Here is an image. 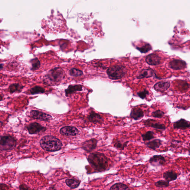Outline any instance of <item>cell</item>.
<instances>
[{
    "instance_id": "cell-1",
    "label": "cell",
    "mask_w": 190,
    "mask_h": 190,
    "mask_svg": "<svg viewBox=\"0 0 190 190\" xmlns=\"http://www.w3.org/2000/svg\"><path fill=\"white\" fill-rule=\"evenodd\" d=\"M87 160L91 167L98 172L105 171L108 167L110 160L105 154L98 152L89 154Z\"/></svg>"
},
{
    "instance_id": "cell-2",
    "label": "cell",
    "mask_w": 190,
    "mask_h": 190,
    "mask_svg": "<svg viewBox=\"0 0 190 190\" xmlns=\"http://www.w3.org/2000/svg\"><path fill=\"white\" fill-rule=\"evenodd\" d=\"M64 71L60 67H56L50 70L43 78L44 84L51 86L57 85L65 77Z\"/></svg>"
},
{
    "instance_id": "cell-3",
    "label": "cell",
    "mask_w": 190,
    "mask_h": 190,
    "mask_svg": "<svg viewBox=\"0 0 190 190\" xmlns=\"http://www.w3.org/2000/svg\"><path fill=\"white\" fill-rule=\"evenodd\" d=\"M40 144L43 149L51 152L58 151L62 146V143L60 140L50 135L43 137L40 141Z\"/></svg>"
},
{
    "instance_id": "cell-4",
    "label": "cell",
    "mask_w": 190,
    "mask_h": 190,
    "mask_svg": "<svg viewBox=\"0 0 190 190\" xmlns=\"http://www.w3.org/2000/svg\"><path fill=\"white\" fill-rule=\"evenodd\" d=\"M109 78L112 80H117L123 78L126 74L124 66L116 65L109 67L107 71Z\"/></svg>"
},
{
    "instance_id": "cell-5",
    "label": "cell",
    "mask_w": 190,
    "mask_h": 190,
    "mask_svg": "<svg viewBox=\"0 0 190 190\" xmlns=\"http://www.w3.org/2000/svg\"><path fill=\"white\" fill-rule=\"evenodd\" d=\"M17 144V141L11 136H1L0 149L1 151H7L13 149Z\"/></svg>"
},
{
    "instance_id": "cell-6",
    "label": "cell",
    "mask_w": 190,
    "mask_h": 190,
    "mask_svg": "<svg viewBox=\"0 0 190 190\" xmlns=\"http://www.w3.org/2000/svg\"><path fill=\"white\" fill-rule=\"evenodd\" d=\"M29 133L30 134H39L40 133H44L46 130V127L42 126V125L37 122H34L30 124L26 127Z\"/></svg>"
},
{
    "instance_id": "cell-7",
    "label": "cell",
    "mask_w": 190,
    "mask_h": 190,
    "mask_svg": "<svg viewBox=\"0 0 190 190\" xmlns=\"http://www.w3.org/2000/svg\"><path fill=\"white\" fill-rule=\"evenodd\" d=\"M30 114L32 118L40 121H49L52 119V116L49 114L38 110H32L30 111Z\"/></svg>"
},
{
    "instance_id": "cell-8",
    "label": "cell",
    "mask_w": 190,
    "mask_h": 190,
    "mask_svg": "<svg viewBox=\"0 0 190 190\" xmlns=\"http://www.w3.org/2000/svg\"><path fill=\"white\" fill-rule=\"evenodd\" d=\"M98 143L97 140L96 139H91L84 141L82 143V148L85 151L91 152L96 149Z\"/></svg>"
},
{
    "instance_id": "cell-9",
    "label": "cell",
    "mask_w": 190,
    "mask_h": 190,
    "mask_svg": "<svg viewBox=\"0 0 190 190\" xmlns=\"http://www.w3.org/2000/svg\"><path fill=\"white\" fill-rule=\"evenodd\" d=\"M150 164L154 167L164 166L165 164L166 160L162 155H154L149 159Z\"/></svg>"
},
{
    "instance_id": "cell-10",
    "label": "cell",
    "mask_w": 190,
    "mask_h": 190,
    "mask_svg": "<svg viewBox=\"0 0 190 190\" xmlns=\"http://www.w3.org/2000/svg\"><path fill=\"white\" fill-rule=\"evenodd\" d=\"M79 131L76 127L66 126L61 129L60 133L63 136H74L78 135Z\"/></svg>"
},
{
    "instance_id": "cell-11",
    "label": "cell",
    "mask_w": 190,
    "mask_h": 190,
    "mask_svg": "<svg viewBox=\"0 0 190 190\" xmlns=\"http://www.w3.org/2000/svg\"><path fill=\"white\" fill-rule=\"evenodd\" d=\"M144 125L147 127L156 129L165 130L166 129L165 125L164 124L161 123L156 120L152 119L145 120L144 121Z\"/></svg>"
},
{
    "instance_id": "cell-12",
    "label": "cell",
    "mask_w": 190,
    "mask_h": 190,
    "mask_svg": "<svg viewBox=\"0 0 190 190\" xmlns=\"http://www.w3.org/2000/svg\"><path fill=\"white\" fill-rule=\"evenodd\" d=\"M87 119L91 123L95 124H102L104 123L103 118L100 114L92 111L88 116Z\"/></svg>"
},
{
    "instance_id": "cell-13",
    "label": "cell",
    "mask_w": 190,
    "mask_h": 190,
    "mask_svg": "<svg viewBox=\"0 0 190 190\" xmlns=\"http://www.w3.org/2000/svg\"><path fill=\"white\" fill-rule=\"evenodd\" d=\"M173 126L175 129L184 130L190 129V122L184 119H181L175 122Z\"/></svg>"
},
{
    "instance_id": "cell-14",
    "label": "cell",
    "mask_w": 190,
    "mask_h": 190,
    "mask_svg": "<svg viewBox=\"0 0 190 190\" xmlns=\"http://www.w3.org/2000/svg\"><path fill=\"white\" fill-rule=\"evenodd\" d=\"M160 57L156 53H151L146 57V61L147 63L151 65H156L160 63Z\"/></svg>"
},
{
    "instance_id": "cell-15",
    "label": "cell",
    "mask_w": 190,
    "mask_h": 190,
    "mask_svg": "<svg viewBox=\"0 0 190 190\" xmlns=\"http://www.w3.org/2000/svg\"><path fill=\"white\" fill-rule=\"evenodd\" d=\"M144 116V112L142 109L139 107H135L132 109L130 115V117L131 119L137 121L143 118Z\"/></svg>"
},
{
    "instance_id": "cell-16",
    "label": "cell",
    "mask_w": 190,
    "mask_h": 190,
    "mask_svg": "<svg viewBox=\"0 0 190 190\" xmlns=\"http://www.w3.org/2000/svg\"><path fill=\"white\" fill-rule=\"evenodd\" d=\"M171 86V83L168 81H161L157 82L154 86V89L156 91L163 92L168 90Z\"/></svg>"
},
{
    "instance_id": "cell-17",
    "label": "cell",
    "mask_w": 190,
    "mask_h": 190,
    "mask_svg": "<svg viewBox=\"0 0 190 190\" xmlns=\"http://www.w3.org/2000/svg\"><path fill=\"white\" fill-rule=\"evenodd\" d=\"M186 64L184 61L175 60L170 62V67L175 70H179L184 69Z\"/></svg>"
},
{
    "instance_id": "cell-18",
    "label": "cell",
    "mask_w": 190,
    "mask_h": 190,
    "mask_svg": "<svg viewBox=\"0 0 190 190\" xmlns=\"http://www.w3.org/2000/svg\"><path fill=\"white\" fill-rule=\"evenodd\" d=\"M83 86L80 84L78 85H69L65 90V95L68 97L72 94H74L77 91L82 90Z\"/></svg>"
},
{
    "instance_id": "cell-19",
    "label": "cell",
    "mask_w": 190,
    "mask_h": 190,
    "mask_svg": "<svg viewBox=\"0 0 190 190\" xmlns=\"http://www.w3.org/2000/svg\"><path fill=\"white\" fill-rule=\"evenodd\" d=\"M163 176L165 180L169 182L176 180L178 175L176 172L171 170L164 172L163 173Z\"/></svg>"
},
{
    "instance_id": "cell-20",
    "label": "cell",
    "mask_w": 190,
    "mask_h": 190,
    "mask_svg": "<svg viewBox=\"0 0 190 190\" xmlns=\"http://www.w3.org/2000/svg\"><path fill=\"white\" fill-rule=\"evenodd\" d=\"M154 72L153 69H143L138 74L137 78L138 79L148 78L153 76Z\"/></svg>"
},
{
    "instance_id": "cell-21",
    "label": "cell",
    "mask_w": 190,
    "mask_h": 190,
    "mask_svg": "<svg viewBox=\"0 0 190 190\" xmlns=\"http://www.w3.org/2000/svg\"><path fill=\"white\" fill-rule=\"evenodd\" d=\"M162 144V141L159 139L153 140L146 144L147 147L154 150H156L157 148H160Z\"/></svg>"
},
{
    "instance_id": "cell-22",
    "label": "cell",
    "mask_w": 190,
    "mask_h": 190,
    "mask_svg": "<svg viewBox=\"0 0 190 190\" xmlns=\"http://www.w3.org/2000/svg\"><path fill=\"white\" fill-rule=\"evenodd\" d=\"M67 185L71 189H75L79 186L81 181L76 179H68L65 180Z\"/></svg>"
},
{
    "instance_id": "cell-23",
    "label": "cell",
    "mask_w": 190,
    "mask_h": 190,
    "mask_svg": "<svg viewBox=\"0 0 190 190\" xmlns=\"http://www.w3.org/2000/svg\"><path fill=\"white\" fill-rule=\"evenodd\" d=\"M24 87L18 83L11 84L9 87V91L10 93H20L21 92Z\"/></svg>"
},
{
    "instance_id": "cell-24",
    "label": "cell",
    "mask_w": 190,
    "mask_h": 190,
    "mask_svg": "<svg viewBox=\"0 0 190 190\" xmlns=\"http://www.w3.org/2000/svg\"><path fill=\"white\" fill-rule=\"evenodd\" d=\"M110 190H131L125 184L118 183L113 185Z\"/></svg>"
},
{
    "instance_id": "cell-25",
    "label": "cell",
    "mask_w": 190,
    "mask_h": 190,
    "mask_svg": "<svg viewBox=\"0 0 190 190\" xmlns=\"http://www.w3.org/2000/svg\"><path fill=\"white\" fill-rule=\"evenodd\" d=\"M29 94L34 95L43 93L45 92V90L42 87L39 86H36L32 88L29 91Z\"/></svg>"
},
{
    "instance_id": "cell-26",
    "label": "cell",
    "mask_w": 190,
    "mask_h": 190,
    "mask_svg": "<svg viewBox=\"0 0 190 190\" xmlns=\"http://www.w3.org/2000/svg\"><path fill=\"white\" fill-rule=\"evenodd\" d=\"M155 133L151 131H148L146 133L141 134V137L142 138L143 140L144 141H149L152 139L155 138Z\"/></svg>"
},
{
    "instance_id": "cell-27",
    "label": "cell",
    "mask_w": 190,
    "mask_h": 190,
    "mask_svg": "<svg viewBox=\"0 0 190 190\" xmlns=\"http://www.w3.org/2000/svg\"><path fill=\"white\" fill-rule=\"evenodd\" d=\"M30 63L31 64L32 70H36L38 69L41 67L40 61L37 58L32 59V60L30 61Z\"/></svg>"
},
{
    "instance_id": "cell-28",
    "label": "cell",
    "mask_w": 190,
    "mask_h": 190,
    "mask_svg": "<svg viewBox=\"0 0 190 190\" xmlns=\"http://www.w3.org/2000/svg\"><path fill=\"white\" fill-rule=\"evenodd\" d=\"M129 142V141H126L123 143L121 141L117 140L115 142L114 146L115 148H117L118 149L123 150H124L125 147H127Z\"/></svg>"
},
{
    "instance_id": "cell-29",
    "label": "cell",
    "mask_w": 190,
    "mask_h": 190,
    "mask_svg": "<svg viewBox=\"0 0 190 190\" xmlns=\"http://www.w3.org/2000/svg\"><path fill=\"white\" fill-rule=\"evenodd\" d=\"M69 74L71 76L73 77H78L83 75V72L80 70L73 68L69 71Z\"/></svg>"
},
{
    "instance_id": "cell-30",
    "label": "cell",
    "mask_w": 190,
    "mask_h": 190,
    "mask_svg": "<svg viewBox=\"0 0 190 190\" xmlns=\"http://www.w3.org/2000/svg\"><path fill=\"white\" fill-rule=\"evenodd\" d=\"M155 185L157 188H166L169 186L170 184L169 182L165 180H160L155 183Z\"/></svg>"
},
{
    "instance_id": "cell-31",
    "label": "cell",
    "mask_w": 190,
    "mask_h": 190,
    "mask_svg": "<svg viewBox=\"0 0 190 190\" xmlns=\"http://www.w3.org/2000/svg\"><path fill=\"white\" fill-rule=\"evenodd\" d=\"M136 48L141 53H146L152 49V46L149 44H146L141 47H137Z\"/></svg>"
},
{
    "instance_id": "cell-32",
    "label": "cell",
    "mask_w": 190,
    "mask_h": 190,
    "mask_svg": "<svg viewBox=\"0 0 190 190\" xmlns=\"http://www.w3.org/2000/svg\"><path fill=\"white\" fill-rule=\"evenodd\" d=\"M165 113L160 110L154 111L152 113V116L155 118H161L164 117Z\"/></svg>"
},
{
    "instance_id": "cell-33",
    "label": "cell",
    "mask_w": 190,
    "mask_h": 190,
    "mask_svg": "<svg viewBox=\"0 0 190 190\" xmlns=\"http://www.w3.org/2000/svg\"><path fill=\"white\" fill-rule=\"evenodd\" d=\"M149 92L146 89H144L142 91H139L137 93L138 96L142 99H144L146 96L149 94Z\"/></svg>"
},
{
    "instance_id": "cell-34",
    "label": "cell",
    "mask_w": 190,
    "mask_h": 190,
    "mask_svg": "<svg viewBox=\"0 0 190 190\" xmlns=\"http://www.w3.org/2000/svg\"><path fill=\"white\" fill-rule=\"evenodd\" d=\"M19 188L20 190H34L30 189L29 187L25 185V184H22L20 185L19 186Z\"/></svg>"
},
{
    "instance_id": "cell-35",
    "label": "cell",
    "mask_w": 190,
    "mask_h": 190,
    "mask_svg": "<svg viewBox=\"0 0 190 190\" xmlns=\"http://www.w3.org/2000/svg\"><path fill=\"white\" fill-rule=\"evenodd\" d=\"M46 190H57L55 189L54 187H50L49 188H48V189H46Z\"/></svg>"
},
{
    "instance_id": "cell-36",
    "label": "cell",
    "mask_w": 190,
    "mask_h": 190,
    "mask_svg": "<svg viewBox=\"0 0 190 190\" xmlns=\"http://www.w3.org/2000/svg\"><path fill=\"white\" fill-rule=\"evenodd\" d=\"M3 65L2 64H1V67H0V69H1V70L2 69H3Z\"/></svg>"
},
{
    "instance_id": "cell-37",
    "label": "cell",
    "mask_w": 190,
    "mask_h": 190,
    "mask_svg": "<svg viewBox=\"0 0 190 190\" xmlns=\"http://www.w3.org/2000/svg\"><path fill=\"white\" fill-rule=\"evenodd\" d=\"M189 153H190V144H189Z\"/></svg>"
},
{
    "instance_id": "cell-38",
    "label": "cell",
    "mask_w": 190,
    "mask_h": 190,
    "mask_svg": "<svg viewBox=\"0 0 190 190\" xmlns=\"http://www.w3.org/2000/svg\"><path fill=\"white\" fill-rule=\"evenodd\" d=\"M180 190V189H175V190Z\"/></svg>"
},
{
    "instance_id": "cell-39",
    "label": "cell",
    "mask_w": 190,
    "mask_h": 190,
    "mask_svg": "<svg viewBox=\"0 0 190 190\" xmlns=\"http://www.w3.org/2000/svg\"></svg>"
}]
</instances>
